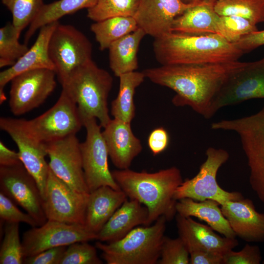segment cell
<instances>
[{"label":"cell","instance_id":"obj_16","mask_svg":"<svg viewBox=\"0 0 264 264\" xmlns=\"http://www.w3.org/2000/svg\"><path fill=\"white\" fill-rule=\"evenodd\" d=\"M0 192L21 206L41 226L47 220L44 199L34 177L22 164L0 166Z\"/></svg>","mask_w":264,"mask_h":264},{"label":"cell","instance_id":"obj_11","mask_svg":"<svg viewBox=\"0 0 264 264\" xmlns=\"http://www.w3.org/2000/svg\"><path fill=\"white\" fill-rule=\"evenodd\" d=\"M0 128L15 142L21 161L36 180L44 200L49 171L48 163L45 160L47 155L45 143L33 135L25 119L2 117Z\"/></svg>","mask_w":264,"mask_h":264},{"label":"cell","instance_id":"obj_1","mask_svg":"<svg viewBox=\"0 0 264 264\" xmlns=\"http://www.w3.org/2000/svg\"><path fill=\"white\" fill-rule=\"evenodd\" d=\"M241 63L161 65L143 72L153 83L176 92L172 100L175 106H189L209 119L216 96L230 72Z\"/></svg>","mask_w":264,"mask_h":264},{"label":"cell","instance_id":"obj_26","mask_svg":"<svg viewBox=\"0 0 264 264\" xmlns=\"http://www.w3.org/2000/svg\"><path fill=\"white\" fill-rule=\"evenodd\" d=\"M217 0H204L190 8L174 20L172 31L193 34H216L219 15L215 10Z\"/></svg>","mask_w":264,"mask_h":264},{"label":"cell","instance_id":"obj_41","mask_svg":"<svg viewBox=\"0 0 264 264\" xmlns=\"http://www.w3.org/2000/svg\"><path fill=\"white\" fill-rule=\"evenodd\" d=\"M67 246L49 248L35 255L24 258L26 264H59Z\"/></svg>","mask_w":264,"mask_h":264},{"label":"cell","instance_id":"obj_13","mask_svg":"<svg viewBox=\"0 0 264 264\" xmlns=\"http://www.w3.org/2000/svg\"><path fill=\"white\" fill-rule=\"evenodd\" d=\"M55 70L37 68L23 72L11 80L9 106L15 115L26 113L42 105L56 86Z\"/></svg>","mask_w":264,"mask_h":264},{"label":"cell","instance_id":"obj_36","mask_svg":"<svg viewBox=\"0 0 264 264\" xmlns=\"http://www.w3.org/2000/svg\"><path fill=\"white\" fill-rule=\"evenodd\" d=\"M257 30L256 24L239 16L219 15L216 23V34L232 44Z\"/></svg>","mask_w":264,"mask_h":264},{"label":"cell","instance_id":"obj_15","mask_svg":"<svg viewBox=\"0 0 264 264\" xmlns=\"http://www.w3.org/2000/svg\"><path fill=\"white\" fill-rule=\"evenodd\" d=\"M97 237L96 234L88 231L84 225L47 220L43 225L24 233L22 242L24 257L51 248L97 240Z\"/></svg>","mask_w":264,"mask_h":264},{"label":"cell","instance_id":"obj_30","mask_svg":"<svg viewBox=\"0 0 264 264\" xmlns=\"http://www.w3.org/2000/svg\"><path fill=\"white\" fill-rule=\"evenodd\" d=\"M138 28L133 17L117 16L94 22L90 26V30L99 44V49L104 50L112 43Z\"/></svg>","mask_w":264,"mask_h":264},{"label":"cell","instance_id":"obj_37","mask_svg":"<svg viewBox=\"0 0 264 264\" xmlns=\"http://www.w3.org/2000/svg\"><path fill=\"white\" fill-rule=\"evenodd\" d=\"M96 247L88 242H79L67 246L59 264H102Z\"/></svg>","mask_w":264,"mask_h":264},{"label":"cell","instance_id":"obj_10","mask_svg":"<svg viewBox=\"0 0 264 264\" xmlns=\"http://www.w3.org/2000/svg\"><path fill=\"white\" fill-rule=\"evenodd\" d=\"M257 98H264V57L241 62L230 72L214 100L211 117L223 107Z\"/></svg>","mask_w":264,"mask_h":264},{"label":"cell","instance_id":"obj_27","mask_svg":"<svg viewBox=\"0 0 264 264\" xmlns=\"http://www.w3.org/2000/svg\"><path fill=\"white\" fill-rule=\"evenodd\" d=\"M145 32L140 28L112 43L109 48L110 66L114 75L135 71L138 67L137 53Z\"/></svg>","mask_w":264,"mask_h":264},{"label":"cell","instance_id":"obj_29","mask_svg":"<svg viewBox=\"0 0 264 264\" xmlns=\"http://www.w3.org/2000/svg\"><path fill=\"white\" fill-rule=\"evenodd\" d=\"M98 0H58L44 4L34 20L28 26L24 36V43L27 44L36 31L42 26L58 21L63 17L72 14L84 8L88 9L97 3Z\"/></svg>","mask_w":264,"mask_h":264},{"label":"cell","instance_id":"obj_40","mask_svg":"<svg viewBox=\"0 0 264 264\" xmlns=\"http://www.w3.org/2000/svg\"><path fill=\"white\" fill-rule=\"evenodd\" d=\"M262 259L258 246L246 243L238 252L231 250L223 255L222 264H260Z\"/></svg>","mask_w":264,"mask_h":264},{"label":"cell","instance_id":"obj_21","mask_svg":"<svg viewBox=\"0 0 264 264\" xmlns=\"http://www.w3.org/2000/svg\"><path fill=\"white\" fill-rule=\"evenodd\" d=\"M175 218L179 237L188 250L199 249L223 256L239 245L235 238L222 237L209 225L198 222L191 217L177 214Z\"/></svg>","mask_w":264,"mask_h":264},{"label":"cell","instance_id":"obj_33","mask_svg":"<svg viewBox=\"0 0 264 264\" xmlns=\"http://www.w3.org/2000/svg\"><path fill=\"white\" fill-rule=\"evenodd\" d=\"M140 0H98L87 9V17L94 22L117 16L133 17Z\"/></svg>","mask_w":264,"mask_h":264},{"label":"cell","instance_id":"obj_35","mask_svg":"<svg viewBox=\"0 0 264 264\" xmlns=\"http://www.w3.org/2000/svg\"><path fill=\"white\" fill-rule=\"evenodd\" d=\"M5 223L4 237L0 248V264H23L24 257L19 236V223Z\"/></svg>","mask_w":264,"mask_h":264},{"label":"cell","instance_id":"obj_42","mask_svg":"<svg viewBox=\"0 0 264 264\" xmlns=\"http://www.w3.org/2000/svg\"><path fill=\"white\" fill-rule=\"evenodd\" d=\"M169 140L168 132L164 128L160 127L151 132L148 138V144L152 153L155 155L166 150Z\"/></svg>","mask_w":264,"mask_h":264},{"label":"cell","instance_id":"obj_20","mask_svg":"<svg viewBox=\"0 0 264 264\" xmlns=\"http://www.w3.org/2000/svg\"><path fill=\"white\" fill-rule=\"evenodd\" d=\"M59 23L58 21L42 26L35 43L28 50L14 65L0 73V104L6 99L4 87L15 76L37 68H46L55 70L49 55L48 44L51 34Z\"/></svg>","mask_w":264,"mask_h":264},{"label":"cell","instance_id":"obj_14","mask_svg":"<svg viewBox=\"0 0 264 264\" xmlns=\"http://www.w3.org/2000/svg\"><path fill=\"white\" fill-rule=\"evenodd\" d=\"M89 194L75 191L49 169L44 200L47 220L85 226Z\"/></svg>","mask_w":264,"mask_h":264},{"label":"cell","instance_id":"obj_45","mask_svg":"<svg viewBox=\"0 0 264 264\" xmlns=\"http://www.w3.org/2000/svg\"><path fill=\"white\" fill-rule=\"evenodd\" d=\"M22 164L18 152L8 149L0 141V166H13Z\"/></svg>","mask_w":264,"mask_h":264},{"label":"cell","instance_id":"obj_25","mask_svg":"<svg viewBox=\"0 0 264 264\" xmlns=\"http://www.w3.org/2000/svg\"><path fill=\"white\" fill-rule=\"evenodd\" d=\"M220 205L212 199L198 201L190 198H183L177 201V214L184 217H194L206 222L214 231L229 238H235L236 235L228 220L223 216Z\"/></svg>","mask_w":264,"mask_h":264},{"label":"cell","instance_id":"obj_24","mask_svg":"<svg viewBox=\"0 0 264 264\" xmlns=\"http://www.w3.org/2000/svg\"><path fill=\"white\" fill-rule=\"evenodd\" d=\"M128 198L125 193L108 186H101L89 193L85 226L97 234L114 212Z\"/></svg>","mask_w":264,"mask_h":264},{"label":"cell","instance_id":"obj_18","mask_svg":"<svg viewBox=\"0 0 264 264\" xmlns=\"http://www.w3.org/2000/svg\"><path fill=\"white\" fill-rule=\"evenodd\" d=\"M200 2L186 3L182 0H140L133 18L138 27L154 39L172 32L176 18Z\"/></svg>","mask_w":264,"mask_h":264},{"label":"cell","instance_id":"obj_31","mask_svg":"<svg viewBox=\"0 0 264 264\" xmlns=\"http://www.w3.org/2000/svg\"><path fill=\"white\" fill-rule=\"evenodd\" d=\"M215 10L220 16H236L255 24L264 22V0H217Z\"/></svg>","mask_w":264,"mask_h":264},{"label":"cell","instance_id":"obj_2","mask_svg":"<svg viewBox=\"0 0 264 264\" xmlns=\"http://www.w3.org/2000/svg\"><path fill=\"white\" fill-rule=\"evenodd\" d=\"M112 176L129 199L137 200L149 211L146 226L160 217L167 221L174 219L177 212L174 194L183 180L179 169L175 166L154 173L134 171L129 168L115 170Z\"/></svg>","mask_w":264,"mask_h":264},{"label":"cell","instance_id":"obj_4","mask_svg":"<svg viewBox=\"0 0 264 264\" xmlns=\"http://www.w3.org/2000/svg\"><path fill=\"white\" fill-rule=\"evenodd\" d=\"M113 81L92 60L73 71L62 86L77 105L81 118L94 117L105 128L111 120L108 100Z\"/></svg>","mask_w":264,"mask_h":264},{"label":"cell","instance_id":"obj_8","mask_svg":"<svg viewBox=\"0 0 264 264\" xmlns=\"http://www.w3.org/2000/svg\"><path fill=\"white\" fill-rule=\"evenodd\" d=\"M225 128L239 135L249 168L250 186L264 204V107L252 115L227 120Z\"/></svg>","mask_w":264,"mask_h":264},{"label":"cell","instance_id":"obj_46","mask_svg":"<svg viewBox=\"0 0 264 264\" xmlns=\"http://www.w3.org/2000/svg\"><path fill=\"white\" fill-rule=\"evenodd\" d=\"M204 0H182V1L186 3H193L200 2Z\"/></svg>","mask_w":264,"mask_h":264},{"label":"cell","instance_id":"obj_39","mask_svg":"<svg viewBox=\"0 0 264 264\" xmlns=\"http://www.w3.org/2000/svg\"><path fill=\"white\" fill-rule=\"evenodd\" d=\"M0 217L5 222H20L27 223L32 227L39 226L36 220L27 212H22L14 202L2 192H0Z\"/></svg>","mask_w":264,"mask_h":264},{"label":"cell","instance_id":"obj_22","mask_svg":"<svg viewBox=\"0 0 264 264\" xmlns=\"http://www.w3.org/2000/svg\"><path fill=\"white\" fill-rule=\"evenodd\" d=\"M131 124L113 118L102 132L109 156L120 170L129 169L142 150L141 141L133 134Z\"/></svg>","mask_w":264,"mask_h":264},{"label":"cell","instance_id":"obj_9","mask_svg":"<svg viewBox=\"0 0 264 264\" xmlns=\"http://www.w3.org/2000/svg\"><path fill=\"white\" fill-rule=\"evenodd\" d=\"M81 118L83 126L86 129L87 136L85 141L80 143V148L85 180L89 192L103 186L120 190L109 169V154L101 131L102 127L94 117L86 116Z\"/></svg>","mask_w":264,"mask_h":264},{"label":"cell","instance_id":"obj_3","mask_svg":"<svg viewBox=\"0 0 264 264\" xmlns=\"http://www.w3.org/2000/svg\"><path fill=\"white\" fill-rule=\"evenodd\" d=\"M153 50L161 65L229 63L238 61L243 54L217 34L173 31L154 38Z\"/></svg>","mask_w":264,"mask_h":264},{"label":"cell","instance_id":"obj_6","mask_svg":"<svg viewBox=\"0 0 264 264\" xmlns=\"http://www.w3.org/2000/svg\"><path fill=\"white\" fill-rule=\"evenodd\" d=\"M205 154L206 159L198 173L192 178L183 180L177 188L174 198L178 200L187 198L198 201L212 199L221 205L227 201L244 198L240 192L223 190L217 181L218 172L229 159V153L222 149L209 147Z\"/></svg>","mask_w":264,"mask_h":264},{"label":"cell","instance_id":"obj_28","mask_svg":"<svg viewBox=\"0 0 264 264\" xmlns=\"http://www.w3.org/2000/svg\"><path fill=\"white\" fill-rule=\"evenodd\" d=\"M116 98L111 103L110 112L113 118L131 123L135 116L133 97L136 88L144 81L143 72L132 71L121 75Z\"/></svg>","mask_w":264,"mask_h":264},{"label":"cell","instance_id":"obj_7","mask_svg":"<svg viewBox=\"0 0 264 264\" xmlns=\"http://www.w3.org/2000/svg\"><path fill=\"white\" fill-rule=\"evenodd\" d=\"M48 53L62 85L73 71L92 60V45L76 27L59 23L50 37Z\"/></svg>","mask_w":264,"mask_h":264},{"label":"cell","instance_id":"obj_17","mask_svg":"<svg viewBox=\"0 0 264 264\" xmlns=\"http://www.w3.org/2000/svg\"><path fill=\"white\" fill-rule=\"evenodd\" d=\"M80 143L72 134L45 143L48 166L53 173L75 191L89 193L85 180Z\"/></svg>","mask_w":264,"mask_h":264},{"label":"cell","instance_id":"obj_32","mask_svg":"<svg viewBox=\"0 0 264 264\" xmlns=\"http://www.w3.org/2000/svg\"><path fill=\"white\" fill-rule=\"evenodd\" d=\"M20 34L12 22L0 28V67L11 66L29 49L26 44H21Z\"/></svg>","mask_w":264,"mask_h":264},{"label":"cell","instance_id":"obj_5","mask_svg":"<svg viewBox=\"0 0 264 264\" xmlns=\"http://www.w3.org/2000/svg\"><path fill=\"white\" fill-rule=\"evenodd\" d=\"M166 218L154 223L137 226L121 239L109 243L98 242L96 247L108 264H156L160 256L166 230Z\"/></svg>","mask_w":264,"mask_h":264},{"label":"cell","instance_id":"obj_12","mask_svg":"<svg viewBox=\"0 0 264 264\" xmlns=\"http://www.w3.org/2000/svg\"><path fill=\"white\" fill-rule=\"evenodd\" d=\"M30 132L44 143L76 133L83 126L76 103L62 89L56 103L41 115L26 120Z\"/></svg>","mask_w":264,"mask_h":264},{"label":"cell","instance_id":"obj_34","mask_svg":"<svg viewBox=\"0 0 264 264\" xmlns=\"http://www.w3.org/2000/svg\"><path fill=\"white\" fill-rule=\"evenodd\" d=\"M10 11L12 23L18 33L34 20L44 5L43 0H1Z\"/></svg>","mask_w":264,"mask_h":264},{"label":"cell","instance_id":"obj_43","mask_svg":"<svg viewBox=\"0 0 264 264\" xmlns=\"http://www.w3.org/2000/svg\"><path fill=\"white\" fill-rule=\"evenodd\" d=\"M233 44L243 54L250 52L264 45V30H257L244 35Z\"/></svg>","mask_w":264,"mask_h":264},{"label":"cell","instance_id":"obj_19","mask_svg":"<svg viewBox=\"0 0 264 264\" xmlns=\"http://www.w3.org/2000/svg\"><path fill=\"white\" fill-rule=\"evenodd\" d=\"M220 209L236 236L247 242H264V214L256 211L250 199L227 201Z\"/></svg>","mask_w":264,"mask_h":264},{"label":"cell","instance_id":"obj_23","mask_svg":"<svg viewBox=\"0 0 264 264\" xmlns=\"http://www.w3.org/2000/svg\"><path fill=\"white\" fill-rule=\"evenodd\" d=\"M148 217L146 206L128 198L97 234V240L106 243L119 240L136 227L146 226Z\"/></svg>","mask_w":264,"mask_h":264},{"label":"cell","instance_id":"obj_44","mask_svg":"<svg viewBox=\"0 0 264 264\" xmlns=\"http://www.w3.org/2000/svg\"><path fill=\"white\" fill-rule=\"evenodd\" d=\"M189 252L190 264H222L221 255L199 249H191Z\"/></svg>","mask_w":264,"mask_h":264},{"label":"cell","instance_id":"obj_38","mask_svg":"<svg viewBox=\"0 0 264 264\" xmlns=\"http://www.w3.org/2000/svg\"><path fill=\"white\" fill-rule=\"evenodd\" d=\"M157 264H190L189 250L183 241L179 237L175 239L164 237L160 258Z\"/></svg>","mask_w":264,"mask_h":264}]
</instances>
